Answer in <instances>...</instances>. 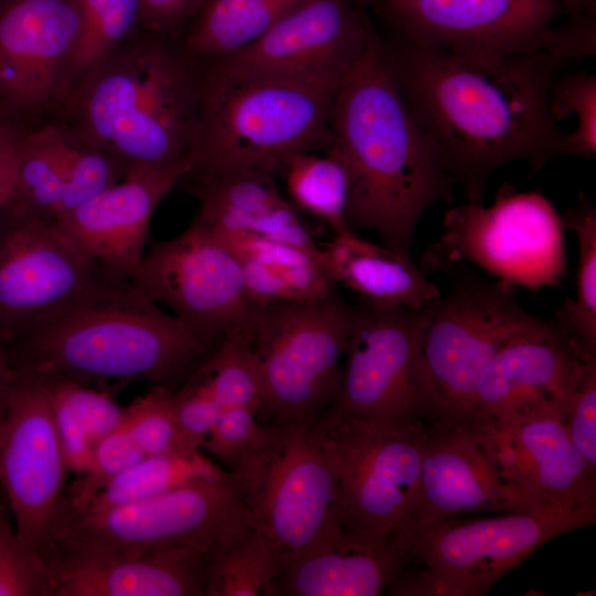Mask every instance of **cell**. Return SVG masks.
Masks as SVG:
<instances>
[{
	"mask_svg": "<svg viewBox=\"0 0 596 596\" xmlns=\"http://www.w3.org/2000/svg\"><path fill=\"white\" fill-rule=\"evenodd\" d=\"M382 42L411 113L467 202L483 203L489 179L510 163L538 172L565 156L568 131L550 106L564 57L547 49L475 55Z\"/></svg>",
	"mask_w": 596,
	"mask_h": 596,
	"instance_id": "1",
	"label": "cell"
},
{
	"mask_svg": "<svg viewBox=\"0 0 596 596\" xmlns=\"http://www.w3.org/2000/svg\"><path fill=\"white\" fill-rule=\"evenodd\" d=\"M324 150L347 172L350 228L413 259L418 222L436 202H451L457 184L411 113L376 32L341 79Z\"/></svg>",
	"mask_w": 596,
	"mask_h": 596,
	"instance_id": "2",
	"label": "cell"
},
{
	"mask_svg": "<svg viewBox=\"0 0 596 596\" xmlns=\"http://www.w3.org/2000/svg\"><path fill=\"white\" fill-rule=\"evenodd\" d=\"M215 348L131 284L47 316L0 352L12 376L110 393L136 381L175 391Z\"/></svg>",
	"mask_w": 596,
	"mask_h": 596,
	"instance_id": "3",
	"label": "cell"
},
{
	"mask_svg": "<svg viewBox=\"0 0 596 596\" xmlns=\"http://www.w3.org/2000/svg\"><path fill=\"white\" fill-rule=\"evenodd\" d=\"M201 75L187 52L156 38L130 39L66 97L71 128L129 168L192 160Z\"/></svg>",
	"mask_w": 596,
	"mask_h": 596,
	"instance_id": "4",
	"label": "cell"
},
{
	"mask_svg": "<svg viewBox=\"0 0 596 596\" xmlns=\"http://www.w3.org/2000/svg\"><path fill=\"white\" fill-rule=\"evenodd\" d=\"M348 67L300 76H234L210 65L201 75L187 177L236 171L277 175L292 155L326 149L331 106Z\"/></svg>",
	"mask_w": 596,
	"mask_h": 596,
	"instance_id": "5",
	"label": "cell"
},
{
	"mask_svg": "<svg viewBox=\"0 0 596 596\" xmlns=\"http://www.w3.org/2000/svg\"><path fill=\"white\" fill-rule=\"evenodd\" d=\"M596 521V509L514 511L408 523L391 533L402 566L395 596H482L538 549Z\"/></svg>",
	"mask_w": 596,
	"mask_h": 596,
	"instance_id": "6",
	"label": "cell"
},
{
	"mask_svg": "<svg viewBox=\"0 0 596 596\" xmlns=\"http://www.w3.org/2000/svg\"><path fill=\"white\" fill-rule=\"evenodd\" d=\"M248 525L246 489L228 472L100 512L61 510L40 553L213 552Z\"/></svg>",
	"mask_w": 596,
	"mask_h": 596,
	"instance_id": "7",
	"label": "cell"
},
{
	"mask_svg": "<svg viewBox=\"0 0 596 596\" xmlns=\"http://www.w3.org/2000/svg\"><path fill=\"white\" fill-rule=\"evenodd\" d=\"M355 312L337 292L312 301L254 305L247 321L260 421L313 424L324 414L340 382Z\"/></svg>",
	"mask_w": 596,
	"mask_h": 596,
	"instance_id": "8",
	"label": "cell"
},
{
	"mask_svg": "<svg viewBox=\"0 0 596 596\" xmlns=\"http://www.w3.org/2000/svg\"><path fill=\"white\" fill-rule=\"evenodd\" d=\"M445 295L422 311V359L433 398L432 421H457L472 407L486 366L512 338L538 316L521 306L515 287L451 265Z\"/></svg>",
	"mask_w": 596,
	"mask_h": 596,
	"instance_id": "9",
	"label": "cell"
},
{
	"mask_svg": "<svg viewBox=\"0 0 596 596\" xmlns=\"http://www.w3.org/2000/svg\"><path fill=\"white\" fill-rule=\"evenodd\" d=\"M565 231L550 200L507 183L489 206L466 202L449 209L418 266L441 273L467 263L514 287L539 290L557 285L566 273Z\"/></svg>",
	"mask_w": 596,
	"mask_h": 596,
	"instance_id": "10",
	"label": "cell"
},
{
	"mask_svg": "<svg viewBox=\"0 0 596 596\" xmlns=\"http://www.w3.org/2000/svg\"><path fill=\"white\" fill-rule=\"evenodd\" d=\"M312 427L336 471L343 526L391 535L416 501L427 422L391 424L324 413Z\"/></svg>",
	"mask_w": 596,
	"mask_h": 596,
	"instance_id": "11",
	"label": "cell"
},
{
	"mask_svg": "<svg viewBox=\"0 0 596 596\" xmlns=\"http://www.w3.org/2000/svg\"><path fill=\"white\" fill-rule=\"evenodd\" d=\"M52 222L12 202L0 213V347L42 319L129 286Z\"/></svg>",
	"mask_w": 596,
	"mask_h": 596,
	"instance_id": "12",
	"label": "cell"
},
{
	"mask_svg": "<svg viewBox=\"0 0 596 596\" xmlns=\"http://www.w3.org/2000/svg\"><path fill=\"white\" fill-rule=\"evenodd\" d=\"M421 309L356 306L340 382L324 413L391 424L432 421Z\"/></svg>",
	"mask_w": 596,
	"mask_h": 596,
	"instance_id": "13",
	"label": "cell"
},
{
	"mask_svg": "<svg viewBox=\"0 0 596 596\" xmlns=\"http://www.w3.org/2000/svg\"><path fill=\"white\" fill-rule=\"evenodd\" d=\"M132 284L213 345L254 307L237 258L199 216L179 235L149 247Z\"/></svg>",
	"mask_w": 596,
	"mask_h": 596,
	"instance_id": "14",
	"label": "cell"
},
{
	"mask_svg": "<svg viewBox=\"0 0 596 596\" xmlns=\"http://www.w3.org/2000/svg\"><path fill=\"white\" fill-rule=\"evenodd\" d=\"M312 425H279L275 451L246 487L249 523L273 543L279 571L341 523L336 471Z\"/></svg>",
	"mask_w": 596,
	"mask_h": 596,
	"instance_id": "15",
	"label": "cell"
},
{
	"mask_svg": "<svg viewBox=\"0 0 596 596\" xmlns=\"http://www.w3.org/2000/svg\"><path fill=\"white\" fill-rule=\"evenodd\" d=\"M68 473L46 387L11 376L0 422V488L19 538L39 553L64 500Z\"/></svg>",
	"mask_w": 596,
	"mask_h": 596,
	"instance_id": "16",
	"label": "cell"
},
{
	"mask_svg": "<svg viewBox=\"0 0 596 596\" xmlns=\"http://www.w3.org/2000/svg\"><path fill=\"white\" fill-rule=\"evenodd\" d=\"M391 40L461 54L508 55L546 49L564 11L553 0H370Z\"/></svg>",
	"mask_w": 596,
	"mask_h": 596,
	"instance_id": "17",
	"label": "cell"
},
{
	"mask_svg": "<svg viewBox=\"0 0 596 596\" xmlns=\"http://www.w3.org/2000/svg\"><path fill=\"white\" fill-rule=\"evenodd\" d=\"M505 483L533 511L596 509V470L556 416L464 418Z\"/></svg>",
	"mask_w": 596,
	"mask_h": 596,
	"instance_id": "18",
	"label": "cell"
},
{
	"mask_svg": "<svg viewBox=\"0 0 596 596\" xmlns=\"http://www.w3.org/2000/svg\"><path fill=\"white\" fill-rule=\"evenodd\" d=\"M375 32L361 0H302L254 42L210 65L234 76L345 68Z\"/></svg>",
	"mask_w": 596,
	"mask_h": 596,
	"instance_id": "19",
	"label": "cell"
},
{
	"mask_svg": "<svg viewBox=\"0 0 596 596\" xmlns=\"http://www.w3.org/2000/svg\"><path fill=\"white\" fill-rule=\"evenodd\" d=\"M587 360L553 318L539 317L486 366L469 415L563 421Z\"/></svg>",
	"mask_w": 596,
	"mask_h": 596,
	"instance_id": "20",
	"label": "cell"
},
{
	"mask_svg": "<svg viewBox=\"0 0 596 596\" xmlns=\"http://www.w3.org/2000/svg\"><path fill=\"white\" fill-rule=\"evenodd\" d=\"M75 0L0 2V108L30 114L64 100L78 31Z\"/></svg>",
	"mask_w": 596,
	"mask_h": 596,
	"instance_id": "21",
	"label": "cell"
},
{
	"mask_svg": "<svg viewBox=\"0 0 596 596\" xmlns=\"http://www.w3.org/2000/svg\"><path fill=\"white\" fill-rule=\"evenodd\" d=\"M191 170L192 160L164 168H130L120 181L53 224L89 258L132 280L146 253L155 211Z\"/></svg>",
	"mask_w": 596,
	"mask_h": 596,
	"instance_id": "22",
	"label": "cell"
},
{
	"mask_svg": "<svg viewBox=\"0 0 596 596\" xmlns=\"http://www.w3.org/2000/svg\"><path fill=\"white\" fill-rule=\"evenodd\" d=\"M428 423L416 501L402 525L533 511L505 483L464 418Z\"/></svg>",
	"mask_w": 596,
	"mask_h": 596,
	"instance_id": "23",
	"label": "cell"
},
{
	"mask_svg": "<svg viewBox=\"0 0 596 596\" xmlns=\"http://www.w3.org/2000/svg\"><path fill=\"white\" fill-rule=\"evenodd\" d=\"M212 552H44L46 596H203Z\"/></svg>",
	"mask_w": 596,
	"mask_h": 596,
	"instance_id": "24",
	"label": "cell"
},
{
	"mask_svg": "<svg viewBox=\"0 0 596 596\" xmlns=\"http://www.w3.org/2000/svg\"><path fill=\"white\" fill-rule=\"evenodd\" d=\"M402 565L391 535L337 524L279 571L276 596H377Z\"/></svg>",
	"mask_w": 596,
	"mask_h": 596,
	"instance_id": "25",
	"label": "cell"
},
{
	"mask_svg": "<svg viewBox=\"0 0 596 596\" xmlns=\"http://www.w3.org/2000/svg\"><path fill=\"white\" fill-rule=\"evenodd\" d=\"M276 174L236 171L193 178L199 216L212 231H241L319 254L297 209L284 198Z\"/></svg>",
	"mask_w": 596,
	"mask_h": 596,
	"instance_id": "26",
	"label": "cell"
},
{
	"mask_svg": "<svg viewBox=\"0 0 596 596\" xmlns=\"http://www.w3.org/2000/svg\"><path fill=\"white\" fill-rule=\"evenodd\" d=\"M319 259L336 285L353 290L368 305L417 310L441 295L414 259L351 228L319 245Z\"/></svg>",
	"mask_w": 596,
	"mask_h": 596,
	"instance_id": "27",
	"label": "cell"
},
{
	"mask_svg": "<svg viewBox=\"0 0 596 596\" xmlns=\"http://www.w3.org/2000/svg\"><path fill=\"white\" fill-rule=\"evenodd\" d=\"M71 138V127L61 125L22 132L11 201L14 205L41 220L55 221L65 187Z\"/></svg>",
	"mask_w": 596,
	"mask_h": 596,
	"instance_id": "28",
	"label": "cell"
},
{
	"mask_svg": "<svg viewBox=\"0 0 596 596\" xmlns=\"http://www.w3.org/2000/svg\"><path fill=\"white\" fill-rule=\"evenodd\" d=\"M302 0H207L187 39L191 57L235 53L264 34Z\"/></svg>",
	"mask_w": 596,
	"mask_h": 596,
	"instance_id": "29",
	"label": "cell"
},
{
	"mask_svg": "<svg viewBox=\"0 0 596 596\" xmlns=\"http://www.w3.org/2000/svg\"><path fill=\"white\" fill-rule=\"evenodd\" d=\"M212 231V230H211ZM238 262L276 279L290 301H312L336 292L319 254L241 231H212Z\"/></svg>",
	"mask_w": 596,
	"mask_h": 596,
	"instance_id": "30",
	"label": "cell"
},
{
	"mask_svg": "<svg viewBox=\"0 0 596 596\" xmlns=\"http://www.w3.org/2000/svg\"><path fill=\"white\" fill-rule=\"evenodd\" d=\"M227 473L225 468L213 462L202 450L145 456L118 475L78 512L105 511L160 496L190 482Z\"/></svg>",
	"mask_w": 596,
	"mask_h": 596,
	"instance_id": "31",
	"label": "cell"
},
{
	"mask_svg": "<svg viewBox=\"0 0 596 596\" xmlns=\"http://www.w3.org/2000/svg\"><path fill=\"white\" fill-rule=\"evenodd\" d=\"M575 233L578 267L575 299L565 298L552 317L586 359L596 356V207L583 192L578 202L560 213Z\"/></svg>",
	"mask_w": 596,
	"mask_h": 596,
	"instance_id": "32",
	"label": "cell"
},
{
	"mask_svg": "<svg viewBox=\"0 0 596 596\" xmlns=\"http://www.w3.org/2000/svg\"><path fill=\"white\" fill-rule=\"evenodd\" d=\"M290 203L328 225L333 234L349 230V182L344 167L332 155L304 151L286 159L277 170Z\"/></svg>",
	"mask_w": 596,
	"mask_h": 596,
	"instance_id": "33",
	"label": "cell"
},
{
	"mask_svg": "<svg viewBox=\"0 0 596 596\" xmlns=\"http://www.w3.org/2000/svg\"><path fill=\"white\" fill-rule=\"evenodd\" d=\"M278 562L273 543L253 525L213 551L206 568V596H276Z\"/></svg>",
	"mask_w": 596,
	"mask_h": 596,
	"instance_id": "34",
	"label": "cell"
},
{
	"mask_svg": "<svg viewBox=\"0 0 596 596\" xmlns=\"http://www.w3.org/2000/svg\"><path fill=\"white\" fill-rule=\"evenodd\" d=\"M78 31L71 54L66 97L77 83L130 40L140 21V0H75Z\"/></svg>",
	"mask_w": 596,
	"mask_h": 596,
	"instance_id": "35",
	"label": "cell"
},
{
	"mask_svg": "<svg viewBox=\"0 0 596 596\" xmlns=\"http://www.w3.org/2000/svg\"><path fill=\"white\" fill-rule=\"evenodd\" d=\"M280 438L278 424L263 422L255 409L223 408L202 448L238 478L245 489L270 459Z\"/></svg>",
	"mask_w": 596,
	"mask_h": 596,
	"instance_id": "36",
	"label": "cell"
},
{
	"mask_svg": "<svg viewBox=\"0 0 596 596\" xmlns=\"http://www.w3.org/2000/svg\"><path fill=\"white\" fill-rule=\"evenodd\" d=\"M247 319L222 339L199 372L222 408L247 407L257 413L259 380Z\"/></svg>",
	"mask_w": 596,
	"mask_h": 596,
	"instance_id": "37",
	"label": "cell"
},
{
	"mask_svg": "<svg viewBox=\"0 0 596 596\" xmlns=\"http://www.w3.org/2000/svg\"><path fill=\"white\" fill-rule=\"evenodd\" d=\"M550 106L560 123L575 115L576 126L568 131L565 156L592 159L596 155V76L585 70H563L553 81Z\"/></svg>",
	"mask_w": 596,
	"mask_h": 596,
	"instance_id": "38",
	"label": "cell"
},
{
	"mask_svg": "<svg viewBox=\"0 0 596 596\" xmlns=\"http://www.w3.org/2000/svg\"><path fill=\"white\" fill-rule=\"evenodd\" d=\"M173 391L152 386L125 407L124 426L146 456L194 453L184 444L172 403Z\"/></svg>",
	"mask_w": 596,
	"mask_h": 596,
	"instance_id": "39",
	"label": "cell"
},
{
	"mask_svg": "<svg viewBox=\"0 0 596 596\" xmlns=\"http://www.w3.org/2000/svg\"><path fill=\"white\" fill-rule=\"evenodd\" d=\"M129 169L123 161L89 143L72 129L66 180L58 216L120 181Z\"/></svg>",
	"mask_w": 596,
	"mask_h": 596,
	"instance_id": "40",
	"label": "cell"
},
{
	"mask_svg": "<svg viewBox=\"0 0 596 596\" xmlns=\"http://www.w3.org/2000/svg\"><path fill=\"white\" fill-rule=\"evenodd\" d=\"M145 456L123 424L96 443L87 470L66 489L60 510L82 511L110 481Z\"/></svg>",
	"mask_w": 596,
	"mask_h": 596,
	"instance_id": "41",
	"label": "cell"
},
{
	"mask_svg": "<svg viewBox=\"0 0 596 596\" xmlns=\"http://www.w3.org/2000/svg\"><path fill=\"white\" fill-rule=\"evenodd\" d=\"M9 512L0 501V596H46L45 562L19 538Z\"/></svg>",
	"mask_w": 596,
	"mask_h": 596,
	"instance_id": "42",
	"label": "cell"
},
{
	"mask_svg": "<svg viewBox=\"0 0 596 596\" xmlns=\"http://www.w3.org/2000/svg\"><path fill=\"white\" fill-rule=\"evenodd\" d=\"M172 403L184 444L191 450H201L223 408L199 370L173 391Z\"/></svg>",
	"mask_w": 596,
	"mask_h": 596,
	"instance_id": "43",
	"label": "cell"
},
{
	"mask_svg": "<svg viewBox=\"0 0 596 596\" xmlns=\"http://www.w3.org/2000/svg\"><path fill=\"white\" fill-rule=\"evenodd\" d=\"M562 422L571 443L596 470V356L585 362Z\"/></svg>",
	"mask_w": 596,
	"mask_h": 596,
	"instance_id": "44",
	"label": "cell"
},
{
	"mask_svg": "<svg viewBox=\"0 0 596 596\" xmlns=\"http://www.w3.org/2000/svg\"><path fill=\"white\" fill-rule=\"evenodd\" d=\"M60 386L94 444L118 429L125 421V407L119 406L111 394L73 382H50Z\"/></svg>",
	"mask_w": 596,
	"mask_h": 596,
	"instance_id": "45",
	"label": "cell"
},
{
	"mask_svg": "<svg viewBox=\"0 0 596 596\" xmlns=\"http://www.w3.org/2000/svg\"><path fill=\"white\" fill-rule=\"evenodd\" d=\"M42 384L46 387L51 400L56 430L70 472L78 478L88 468L94 444L60 386L54 383Z\"/></svg>",
	"mask_w": 596,
	"mask_h": 596,
	"instance_id": "46",
	"label": "cell"
},
{
	"mask_svg": "<svg viewBox=\"0 0 596 596\" xmlns=\"http://www.w3.org/2000/svg\"><path fill=\"white\" fill-rule=\"evenodd\" d=\"M22 132L0 115V213L11 203L15 189L17 152Z\"/></svg>",
	"mask_w": 596,
	"mask_h": 596,
	"instance_id": "47",
	"label": "cell"
},
{
	"mask_svg": "<svg viewBox=\"0 0 596 596\" xmlns=\"http://www.w3.org/2000/svg\"><path fill=\"white\" fill-rule=\"evenodd\" d=\"M198 0H140V21L153 33H166L190 13Z\"/></svg>",
	"mask_w": 596,
	"mask_h": 596,
	"instance_id": "48",
	"label": "cell"
},
{
	"mask_svg": "<svg viewBox=\"0 0 596 596\" xmlns=\"http://www.w3.org/2000/svg\"><path fill=\"white\" fill-rule=\"evenodd\" d=\"M558 1L570 13H595L596 0H553Z\"/></svg>",
	"mask_w": 596,
	"mask_h": 596,
	"instance_id": "49",
	"label": "cell"
},
{
	"mask_svg": "<svg viewBox=\"0 0 596 596\" xmlns=\"http://www.w3.org/2000/svg\"><path fill=\"white\" fill-rule=\"evenodd\" d=\"M10 381H11L10 372L0 352V422L2 419L4 408H6L7 394H8Z\"/></svg>",
	"mask_w": 596,
	"mask_h": 596,
	"instance_id": "50",
	"label": "cell"
}]
</instances>
